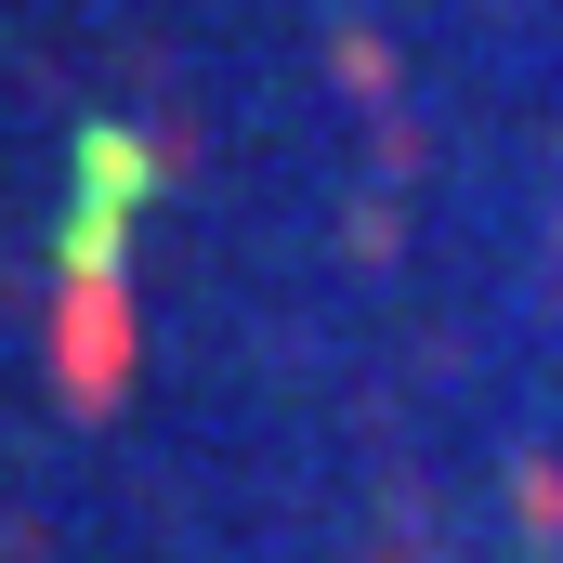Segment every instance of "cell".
Masks as SVG:
<instances>
[{
	"instance_id": "obj_1",
	"label": "cell",
	"mask_w": 563,
	"mask_h": 563,
	"mask_svg": "<svg viewBox=\"0 0 563 563\" xmlns=\"http://www.w3.org/2000/svg\"><path fill=\"white\" fill-rule=\"evenodd\" d=\"M53 380H66V407H79V420H106V407H119V380H132V301H119V263H66Z\"/></svg>"
}]
</instances>
